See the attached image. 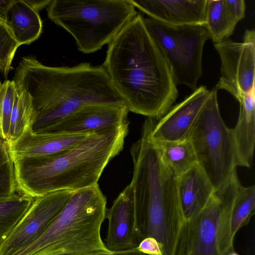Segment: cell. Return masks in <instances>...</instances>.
<instances>
[{
	"mask_svg": "<svg viewBox=\"0 0 255 255\" xmlns=\"http://www.w3.org/2000/svg\"><path fill=\"white\" fill-rule=\"evenodd\" d=\"M219 214L220 201L214 192L199 214L185 221L175 255H219L216 244Z\"/></svg>",
	"mask_w": 255,
	"mask_h": 255,
	"instance_id": "obj_12",
	"label": "cell"
},
{
	"mask_svg": "<svg viewBox=\"0 0 255 255\" xmlns=\"http://www.w3.org/2000/svg\"><path fill=\"white\" fill-rule=\"evenodd\" d=\"M154 124L152 119L145 120L140 137L130 149L136 236L138 244L146 238H153L160 244L163 255H175L185 219L177 177L164 162L151 138Z\"/></svg>",
	"mask_w": 255,
	"mask_h": 255,
	"instance_id": "obj_3",
	"label": "cell"
},
{
	"mask_svg": "<svg viewBox=\"0 0 255 255\" xmlns=\"http://www.w3.org/2000/svg\"><path fill=\"white\" fill-rule=\"evenodd\" d=\"M17 192L13 161L7 142L0 145V198L10 197Z\"/></svg>",
	"mask_w": 255,
	"mask_h": 255,
	"instance_id": "obj_26",
	"label": "cell"
},
{
	"mask_svg": "<svg viewBox=\"0 0 255 255\" xmlns=\"http://www.w3.org/2000/svg\"><path fill=\"white\" fill-rule=\"evenodd\" d=\"M149 33L162 50L176 85L192 90L202 75V54L210 35L205 25L173 26L144 18Z\"/></svg>",
	"mask_w": 255,
	"mask_h": 255,
	"instance_id": "obj_8",
	"label": "cell"
},
{
	"mask_svg": "<svg viewBox=\"0 0 255 255\" xmlns=\"http://www.w3.org/2000/svg\"><path fill=\"white\" fill-rule=\"evenodd\" d=\"M240 113L236 126L231 128L237 166L250 168L255 142V87L239 100Z\"/></svg>",
	"mask_w": 255,
	"mask_h": 255,
	"instance_id": "obj_19",
	"label": "cell"
},
{
	"mask_svg": "<svg viewBox=\"0 0 255 255\" xmlns=\"http://www.w3.org/2000/svg\"><path fill=\"white\" fill-rule=\"evenodd\" d=\"M90 134H39L33 133L28 127L17 140L8 146L12 160L48 156L76 146Z\"/></svg>",
	"mask_w": 255,
	"mask_h": 255,
	"instance_id": "obj_17",
	"label": "cell"
},
{
	"mask_svg": "<svg viewBox=\"0 0 255 255\" xmlns=\"http://www.w3.org/2000/svg\"><path fill=\"white\" fill-rule=\"evenodd\" d=\"M15 92L16 85L13 80L0 81V135L7 144Z\"/></svg>",
	"mask_w": 255,
	"mask_h": 255,
	"instance_id": "obj_25",
	"label": "cell"
},
{
	"mask_svg": "<svg viewBox=\"0 0 255 255\" xmlns=\"http://www.w3.org/2000/svg\"><path fill=\"white\" fill-rule=\"evenodd\" d=\"M227 255H239L237 253L234 252L229 253Z\"/></svg>",
	"mask_w": 255,
	"mask_h": 255,
	"instance_id": "obj_33",
	"label": "cell"
},
{
	"mask_svg": "<svg viewBox=\"0 0 255 255\" xmlns=\"http://www.w3.org/2000/svg\"><path fill=\"white\" fill-rule=\"evenodd\" d=\"M210 93L211 90L201 86L183 101L172 107L158 122L156 120L151 132L152 140L179 141L187 139Z\"/></svg>",
	"mask_w": 255,
	"mask_h": 255,
	"instance_id": "obj_14",
	"label": "cell"
},
{
	"mask_svg": "<svg viewBox=\"0 0 255 255\" xmlns=\"http://www.w3.org/2000/svg\"><path fill=\"white\" fill-rule=\"evenodd\" d=\"M187 138L193 146L198 164L215 190L218 189L236 170L237 164L231 128L220 114L215 88L211 90Z\"/></svg>",
	"mask_w": 255,
	"mask_h": 255,
	"instance_id": "obj_7",
	"label": "cell"
},
{
	"mask_svg": "<svg viewBox=\"0 0 255 255\" xmlns=\"http://www.w3.org/2000/svg\"><path fill=\"white\" fill-rule=\"evenodd\" d=\"M19 47L5 22L0 20V72L5 78L12 69L13 59Z\"/></svg>",
	"mask_w": 255,
	"mask_h": 255,
	"instance_id": "obj_27",
	"label": "cell"
},
{
	"mask_svg": "<svg viewBox=\"0 0 255 255\" xmlns=\"http://www.w3.org/2000/svg\"><path fill=\"white\" fill-rule=\"evenodd\" d=\"M125 104L91 103L85 105L52 126L35 133L89 134L128 121Z\"/></svg>",
	"mask_w": 255,
	"mask_h": 255,
	"instance_id": "obj_13",
	"label": "cell"
},
{
	"mask_svg": "<svg viewBox=\"0 0 255 255\" xmlns=\"http://www.w3.org/2000/svg\"><path fill=\"white\" fill-rule=\"evenodd\" d=\"M128 124L127 121L98 130L55 154L13 159L17 192L35 198L98 184L108 163L122 150Z\"/></svg>",
	"mask_w": 255,
	"mask_h": 255,
	"instance_id": "obj_4",
	"label": "cell"
},
{
	"mask_svg": "<svg viewBox=\"0 0 255 255\" xmlns=\"http://www.w3.org/2000/svg\"><path fill=\"white\" fill-rule=\"evenodd\" d=\"M237 24L228 11L224 0H207L205 26L215 44L228 39Z\"/></svg>",
	"mask_w": 255,
	"mask_h": 255,
	"instance_id": "obj_22",
	"label": "cell"
},
{
	"mask_svg": "<svg viewBox=\"0 0 255 255\" xmlns=\"http://www.w3.org/2000/svg\"><path fill=\"white\" fill-rule=\"evenodd\" d=\"M107 200L98 184L75 191L38 239L11 255H111L102 241Z\"/></svg>",
	"mask_w": 255,
	"mask_h": 255,
	"instance_id": "obj_5",
	"label": "cell"
},
{
	"mask_svg": "<svg viewBox=\"0 0 255 255\" xmlns=\"http://www.w3.org/2000/svg\"><path fill=\"white\" fill-rule=\"evenodd\" d=\"M135 249L146 255H163L160 244L156 239L151 237L142 240Z\"/></svg>",
	"mask_w": 255,
	"mask_h": 255,
	"instance_id": "obj_28",
	"label": "cell"
},
{
	"mask_svg": "<svg viewBox=\"0 0 255 255\" xmlns=\"http://www.w3.org/2000/svg\"><path fill=\"white\" fill-rule=\"evenodd\" d=\"M153 141L163 161L177 177L197 163L193 146L188 138L179 141Z\"/></svg>",
	"mask_w": 255,
	"mask_h": 255,
	"instance_id": "obj_21",
	"label": "cell"
},
{
	"mask_svg": "<svg viewBox=\"0 0 255 255\" xmlns=\"http://www.w3.org/2000/svg\"><path fill=\"white\" fill-rule=\"evenodd\" d=\"M34 199L19 193L0 198V245L26 212Z\"/></svg>",
	"mask_w": 255,
	"mask_h": 255,
	"instance_id": "obj_23",
	"label": "cell"
},
{
	"mask_svg": "<svg viewBox=\"0 0 255 255\" xmlns=\"http://www.w3.org/2000/svg\"><path fill=\"white\" fill-rule=\"evenodd\" d=\"M13 0H0V20L5 22L9 8Z\"/></svg>",
	"mask_w": 255,
	"mask_h": 255,
	"instance_id": "obj_30",
	"label": "cell"
},
{
	"mask_svg": "<svg viewBox=\"0 0 255 255\" xmlns=\"http://www.w3.org/2000/svg\"><path fill=\"white\" fill-rule=\"evenodd\" d=\"M215 193L220 201L217 249L219 255H226L234 252L237 232L255 214V186H242L235 170Z\"/></svg>",
	"mask_w": 255,
	"mask_h": 255,
	"instance_id": "obj_9",
	"label": "cell"
},
{
	"mask_svg": "<svg viewBox=\"0 0 255 255\" xmlns=\"http://www.w3.org/2000/svg\"><path fill=\"white\" fill-rule=\"evenodd\" d=\"M24 1L29 5L32 8L37 11L46 7L51 2V0H24Z\"/></svg>",
	"mask_w": 255,
	"mask_h": 255,
	"instance_id": "obj_31",
	"label": "cell"
},
{
	"mask_svg": "<svg viewBox=\"0 0 255 255\" xmlns=\"http://www.w3.org/2000/svg\"><path fill=\"white\" fill-rule=\"evenodd\" d=\"M177 179L180 204L186 220L202 210L215 189L198 163L177 177Z\"/></svg>",
	"mask_w": 255,
	"mask_h": 255,
	"instance_id": "obj_18",
	"label": "cell"
},
{
	"mask_svg": "<svg viewBox=\"0 0 255 255\" xmlns=\"http://www.w3.org/2000/svg\"><path fill=\"white\" fill-rule=\"evenodd\" d=\"M146 255L137 251L136 249L125 252L115 253L111 255Z\"/></svg>",
	"mask_w": 255,
	"mask_h": 255,
	"instance_id": "obj_32",
	"label": "cell"
},
{
	"mask_svg": "<svg viewBox=\"0 0 255 255\" xmlns=\"http://www.w3.org/2000/svg\"><path fill=\"white\" fill-rule=\"evenodd\" d=\"M36 115L30 96L24 90L16 85L8 144L17 140L27 128H31Z\"/></svg>",
	"mask_w": 255,
	"mask_h": 255,
	"instance_id": "obj_24",
	"label": "cell"
},
{
	"mask_svg": "<svg viewBox=\"0 0 255 255\" xmlns=\"http://www.w3.org/2000/svg\"><path fill=\"white\" fill-rule=\"evenodd\" d=\"M75 191L58 190L34 198L30 207L0 245V255L24 250L41 236Z\"/></svg>",
	"mask_w": 255,
	"mask_h": 255,
	"instance_id": "obj_11",
	"label": "cell"
},
{
	"mask_svg": "<svg viewBox=\"0 0 255 255\" xmlns=\"http://www.w3.org/2000/svg\"><path fill=\"white\" fill-rule=\"evenodd\" d=\"M5 23L19 46L35 41L42 31V22L38 12L24 0H13Z\"/></svg>",
	"mask_w": 255,
	"mask_h": 255,
	"instance_id": "obj_20",
	"label": "cell"
},
{
	"mask_svg": "<svg viewBox=\"0 0 255 255\" xmlns=\"http://www.w3.org/2000/svg\"><path fill=\"white\" fill-rule=\"evenodd\" d=\"M46 10L51 20L70 33L85 54L109 44L137 13L129 0H54Z\"/></svg>",
	"mask_w": 255,
	"mask_h": 255,
	"instance_id": "obj_6",
	"label": "cell"
},
{
	"mask_svg": "<svg viewBox=\"0 0 255 255\" xmlns=\"http://www.w3.org/2000/svg\"><path fill=\"white\" fill-rule=\"evenodd\" d=\"M149 17L173 26L205 25L207 0H129Z\"/></svg>",
	"mask_w": 255,
	"mask_h": 255,
	"instance_id": "obj_16",
	"label": "cell"
},
{
	"mask_svg": "<svg viewBox=\"0 0 255 255\" xmlns=\"http://www.w3.org/2000/svg\"><path fill=\"white\" fill-rule=\"evenodd\" d=\"M103 66L128 111L159 120L178 94L170 66L137 13L108 44Z\"/></svg>",
	"mask_w": 255,
	"mask_h": 255,
	"instance_id": "obj_1",
	"label": "cell"
},
{
	"mask_svg": "<svg viewBox=\"0 0 255 255\" xmlns=\"http://www.w3.org/2000/svg\"><path fill=\"white\" fill-rule=\"evenodd\" d=\"M214 46L221 62V75L215 88L228 91L238 101L255 87V30H246L241 42L228 39Z\"/></svg>",
	"mask_w": 255,
	"mask_h": 255,
	"instance_id": "obj_10",
	"label": "cell"
},
{
	"mask_svg": "<svg viewBox=\"0 0 255 255\" xmlns=\"http://www.w3.org/2000/svg\"><path fill=\"white\" fill-rule=\"evenodd\" d=\"M13 80L30 96L36 111L31 126L38 133L91 103L125 104L103 65H45L33 55L21 58Z\"/></svg>",
	"mask_w": 255,
	"mask_h": 255,
	"instance_id": "obj_2",
	"label": "cell"
},
{
	"mask_svg": "<svg viewBox=\"0 0 255 255\" xmlns=\"http://www.w3.org/2000/svg\"><path fill=\"white\" fill-rule=\"evenodd\" d=\"M228 11L238 23L245 17L246 3L244 0H224Z\"/></svg>",
	"mask_w": 255,
	"mask_h": 255,
	"instance_id": "obj_29",
	"label": "cell"
},
{
	"mask_svg": "<svg viewBox=\"0 0 255 255\" xmlns=\"http://www.w3.org/2000/svg\"><path fill=\"white\" fill-rule=\"evenodd\" d=\"M3 141L4 140L1 138V137L0 135V145L2 143Z\"/></svg>",
	"mask_w": 255,
	"mask_h": 255,
	"instance_id": "obj_34",
	"label": "cell"
},
{
	"mask_svg": "<svg viewBox=\"0 0 255 255\" xmlns=\"http://www.w3.org/2000/svg\"><path fill=\"white\" fill-rule=\"evenodd\" d=\"M106 218L108 228L106 246L113 253L135 249L138 246L135 233L134 199L130 183L119 194Z\"/></svg>",
	"mask_w": 255,
	"mask_h": 255,
	"instance_id": "obj_15",
	"label": "cell"
}]
</instances>
